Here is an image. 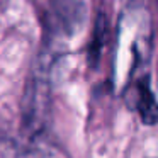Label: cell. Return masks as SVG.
<instances>
[{"label": "cell", "instance_id": "2", "mask_svg": "<svg viewBox=\"0 0 158 158\" xmlns=\"http://www.w3.org/2000/svg\"><path fill=\"white\" fill-rule=\"evenodd\" d=\"M136 109L139 112L141 119L146 124H155L158 121V102L155 94L150 90V85L146 82L138 83L136 92Z\"/></svg>", "mask_w": 158, "mask_h": 158}, {"label": "cell", "instance_id": "3", "mask_svg": "<svg viewBox=\"0 0 158 158\" xmlns=\"http://www.w3.org/2000/svg\"><path fill=\"white\" fill-rule=\"evenodd\" d=\"M5 158H58V155L53 153L49 148L29 144V146L14 148L10 153L5 155Z\"/></svg>", "mask_w": 158, "mask_h": 158}, {"label": "cell", "instance_id": "1", "mask_svg": "<svg viewBox=\"0 0 158 158\" xmlns=\"http://www.w3.org/2000/svg\"><path fill=\"white\" fill-rule=\"evenodd\" d=\"M49 110V85L46 77L34 75L27 87L22 104V126L27 133L43 131Z\"/></svg>", "mask_w": 158, "mask_h": 158}, {"label": "cell", "instance_id": "4", "mask_svg": "<svg viewBox=\"0 0 158 158\" xmlns=\"http://www.w3.org/2000/svg\"><path fill=\"white\" fill-rule=\"evenodd\" d=\"M156 102H158V99H156Z\"/></svg>", "mask_w": 158, "mask_h": 158}]
</instances>
